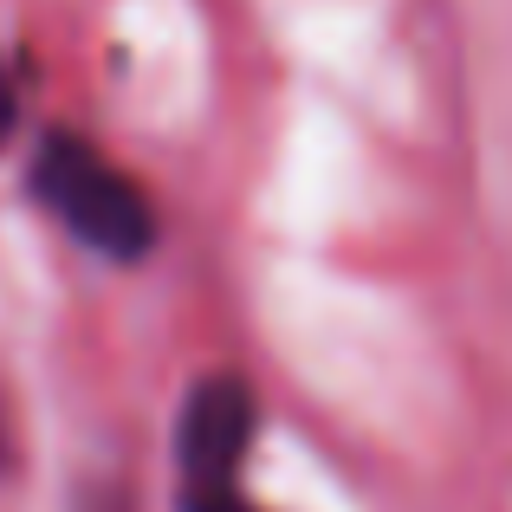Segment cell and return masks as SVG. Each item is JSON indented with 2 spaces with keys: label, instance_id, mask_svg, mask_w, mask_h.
Listing matches in <instances>:
<instances>
[{
  "label": "cell",
  "instance_id": "1",
  "mask_svg": "<svg viewBox=\"0 0 512 512\" xmlns=\"http://www.w3.org/2000/svg\"><path fill=\"white\" fill-rule=\"evenodd\" d=\"M33 195L78 247L104 260H143L156 247V208L104 150L78 130H52L33 150Z\"/></svg>",
  "mask_w": 512,
  "mask_h": 512
},
{
  "label": "cell",
  "instance_id": "2",
  "mask_svg": "<svg viewBox=\"0 0 512 512\" xmlns=\"http://www.w3.org/2000/svg\"><path fill=\"white\" fill-rule=\"evenodd\" d=\"M260 435V409L240 376H201L175 422V467H182V512H247L240 474Z\"/></svg>",
  "mask_w": 512,
  "mask_h": 512
},
{
  "label": "cell",
  "instance_id": "3",
  "mask_svg": "<svg viewBox=\"0 0 512 512\" xmlns=\"http://www.w3.org/2000/svg\"><path fill=\"white\" fill-rule=\"evenodd\" d=\"M13 124H20V85H13V72L0 65V143L13 137Z\"/></svg>",
  "mask_w": 512,
  "mask_h": 512
}]
</instances>
